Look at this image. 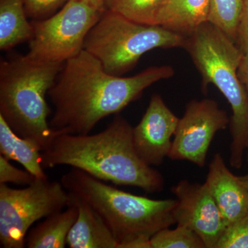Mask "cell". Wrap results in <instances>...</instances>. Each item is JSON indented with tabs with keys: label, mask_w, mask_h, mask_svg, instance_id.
Listing matches in <instances>:
<instances>
[{
	"label": "cell",
	"mask_w": 248,
	"mask_h": 248,
	"mask_svg": "<svg viewBox=\"0 0 248 248\" xmlns=\"http://www.w3.org/2000/svg\"><path fill=\"white\" fill-rule=\"evenodd\" d=\"M174 75L172 66L164 65L150 67L134 76H112L84 49L65 62L49 90L55 108L49 125L55 137L90 134L101 120L119 114L147 88Z\"/></svg>",
	"instance_id": "cell-1"
},
{
	"label": "cell",
	"mask_w": 248,
	"mask_h": 248,
	"mask_svg": "<svg viewBox=\"0 0 248 248\" xmlns=\"http://www.w3.org/2000/svg\"><path fill=\"white\" fill-rule=\"evenodd\" d=\"M133 131L128 121L117 114L100 133L58 135L42 152V166H71L114 185L138 187L148 193L160 192L164 177L138 156Z\"/></svg>",
	"instance_id": "cell-2"
},
{
	"label": "cell",
	"mask_w": 248,
	"mask_h": 248,
	"mask_svg": "<svg viewBox=\"0 0 248 248\" xmlns=\"http://www.w3.org/2000/svg\"><path fill=\"white\" fill-rule=\"evenodd\" d=\"M61 183L100 215L120 248H151L153 235L176 224L173 213L177 200L133 195L74 168L62 175Z\"/></svg>",
	"instance_id": "cell-3"
},
{
	"label": "cell",
	"mask_w": 248,
	"mask_h": 248,
	"mask_svg": "<svg viewBox=\"0 0 248 248\" xmlns=\"http://www.w3.org/2000/svg\"><path fill=\"white\" fill-rule=\"evenodd\" d=\"M63 66V63L37 61L27 55L0 63V115L15 133L35 142L42 152L55 138L46 95Z\"/></svg>",
	"instance_id": "cell-4"
},
{
	"label": "cell",
	"mask_w": 248,
	"mask_h": 248,
	"mask_svg": "<svg viewBox=\"0 0 248 248\" xmlns=\"http://www.w3.org/2000/svg\"><path fill=\"white\" fill-rule=\"evenodd\" d=\"M184 48L200 72L203 91L216 86L231 106L230 164L241 169L248 146V92L238 76L244 52L212 23L204 22L186 37Z\"/></svg>",
	"instance_id": "cell-5"
},
{
	"label": "cell",
	"mask_w": 248,
	"mask_h": 248,
	"mask_svg": "<svg viewBox=\"0 0 248 248\" xmlns=\"http://www.w3.org/2000/svg\"><path fill=\"white\" fill-rule=\"evenodd\" d=\"M186 40L161 26L135 22L107 10L90 31L84 49L99 60L108 73L121 77L132 71L147 52L184 48Z\"/></svg>",
	"instance_id": "cell-6"
},
{
	"label": "cell",
	"mask_w": 248,
	"mask_h": 248,
	"mask_svg": "<svg viewBox=\"0 0 248 248\" xmlns=\"http://www.w3.org/2000/svg\"><path fill=\"white\" fill-rule=\"evenodd\" d=\"M71 196L61 182L36 179L24 188L0 184V245L25 248L26 236L36 221L63 210Z\"/></svg>",
	"instance_id": "cell-7"
},
{
	"label": "cell",
	"mask_w": 248,
	"mask_h": 248,
	"mask_svg": "<svg viewBox=\"0 0 248 248\" xmlns=\"http://www.w3.org/2000/svg\"><path fill=\"white\" fill-rule=\"evenodd\" d=\"M103 11L87 0H68L53 16L32 21L28 56L37 61L65 63L84 50L85 40Z\"/></svg>",
	"instance_id": "cell-8"
},
{
	"label": "cell",
	"mask_w": 248,
	"mask_h": 248,
	"mask_svg": "<svg viewBox=\"0 0 248 248\" xmlns=\"http://www.w3.org/2000/svg\"><path fill=\"white\" fill-rule=\"evenodd\" d=\"M229 124L228 114L213 99L190 101L179 119L169 158L203 168L215 135Z\"/></svg>",
	"instance_id": "cell-9"
},
{
	"label": "cell",
	"mask_w": 248,
	"mask_h": 248,
	"mask_svg": "<svg viewBox=\"0 0 248 248\" xmlns=\"http://www.w3.org/2000/svg\"><path fill=\"white\" fill-rule=\"evenodd\" d=\"M171 191L177 200L173 213L176 224L195 232L205 248H217L226 225L206 183L184 179Z\"/></svg>",
	"instance_id": "cell-10"
},
{
	"label": "cell",
	"mask_w": 248,
	"mask_h": 248,
	"mask_svg": "<svg viewBox=\"0 0 248 248\" xmlns=\"http://www.w3.org/2000/svg\"><path fill=\"white\" fill-rule=\"evenodd\" d=\"M179 122L161 95L153 94L140 123L133 127L134 147L143 162L157 166L169 157Z\"/></svg>",
	"instance_id": "cell-11"
},
{
	"label": "cell",
	"mask_w": 248,
	"mask_h": 248,
	"mask_svg": "<svg viewBox=\"0 0 248 248\" xmlns=\"http://www.w3.org/2000/svg\"><path fill=\"white\" fill-rule=\"evenodd\" d=\"M210 192L226 226L248 215V190L241 177L227 167L223 156L217 153L209 165L206 180Z\"/></svg>",
	"instance_id": "cell-12"
},
{
	"label": "cell",
	"mask_w": 248,
	"mask_h": 248,
	"mask_svg": "<svg viewBox=\"0 0 248 248\" xmlns=\"http://www.w3.org/2000/svg\"><path fill=\"white\" fill-rule=\"evenodd\" d=\"M69 194L70 203L78 208V216L67 236L68 247L120 248L119 243L100 215L78 196Z\"/></svg>",
	"instance_id": "cell-13"
},
{
	"label": "cell",
	"mask_w": 248,
	"mask_h": 248,
	"mask_svg": "<svg viewBox=\"0 0 248 248\" xmlns=\"http://www.w3.org/2000/svg\"><path fill=\"white\" fill-rule=\"evenodd\" d=\"M210 0H164L156 16V25L187 37L208 22Z\"/></svg>",
	"instance_id": "cell-14"
},
{
	"label": "cell",
	"mask_w": 248,
	"mask_h": 248,
	"mask_svg": "<svg viewBox=\"0 0 248 248\" xmlns=\"http://www.w3.org/2000/svg\"><path fill=\"white\" fill-rule=\"evenodd\" d=\"M78 216V208L70 203L66 209L46 217L28 232V248H64L68 233Z\"/></svg>",
	"instance_id": "cell-15"
},
{
	"label": "cell",
	"mask_w": 248,
	"mask_h": 248,
	"mask_svg": "<svg viewBox=\"0 0 248 248\" xmlns=\"http://www.w3.org/2000/svg\"><path fill=\"white\" fill-rule=\"evenodd\" d=\"M0 154L14 160L37 179L48 178L42 164V151L35 142L19 137L0 115Z\"/></svg>",
	"instance_id": "cell-16"
},
{
	"label": "cell",
	"mask_w": 248,
	"mask_h": 248,
	"mask_svg": "<svg viewBox=\"0 0 248 248\" xmlns=\"http://www.w3.org/2000/svg\"><path fill=\"white\" fill-rule=\"evenodd\" d=\"M24 0H0V49L9 50L31 40L32 23L27 19Z\"/></svg>",
	"instance_id": "cell-17"
},
{
	"label": "cell",
	"mask_w": 248,
	"mask_h": 248,
	"mask_svg": "<svg viewBox=\"0 0 248 248\" xmlns=\"http://www.w3.org/2000/svg\"><path fill=\"white\" fill-rule=\"evenodd\" d=\"M243 11V0H210L208 22L236 42Z\"/></svg>",
	"instance_id": "cell-18"
},
{
	"label": "cell",
	"mask_w": 248,
	"mask_h": 248,
	"mask_svg": "<svg viewBox=\"0 0 248 248\" xmlns=\"http://www.w3.org/2000/svg\"><path fill=\"white\" fill-rule=\"evenodd\" d=\"M164 0H104L106 11H112L141 24L156 25V19Z\"/></svg>",
	"instance_id": "cell-19"
},
{
	"label": "cell",
	"mask_w": 248,
	"mask_h": 248,
	"mask_svg": "<svg viewBox=\"0 0 248 248\" xmlns=\"http://www.w3.org/2000/svg\"><path fill=\"white\" fill-rule=\"evenodd\" d=\"M151 248H206L200 236L187 227L164 228L150 240Z\"/></svg>",
	"instance_id": "cell-20"
},
{
	"label": "cell",
	"mask_w": 248,
	"mask_h": 248,
	"mask_svg": "<svg viewBox=\"0 0 248 248\" xmlns=\"http://www.w3.org/2000/svg\"><path fill=\"white\" fill-rule=\"evenodd\" d=\"M217 248H248V215L226 226Z\"/></svg>",
	"instance_id": "cell-21"
},
{
	"label": "cell",
	"mask_w": 248,
	"mask_h": 248,
	"mask_svg": "<svg viewBox=\"0 0 248 248\" xmlns=\"http://www.w3.org/2000/svg\"><path fill=\"white\" fill-rule=\"evenodd\" d=\"M68 0H24L28 17L33 21L42 20L53 16Z\"/></svg>",
	"instance_id": "cell-22"
},
{
	"label": "cell",
	"mask_w": 248,
	"mask_h": 248,
	"mask_svg": "<svg viewBox=\"0 0 248 248\" xmlns=\"http://www.w3.org/2000/svg\"><path fill=\"white\" fill-rule=\"evenodd\" d=\"M10 160L0 155V184L29 186L37 178L27 170L18 169L10 163Z\"/></svg>",
	"instance_id": "cell-23"
},
{
	"label": "cell",
	"mask_w": 248,
	"mask_h": 248,
	"mask_svg": "<svg viewBox=\"0 0 248 248\" xmlns=\"http://www.w3.org/2000/svg\"><path fill=\"white\" fill-rule=\"evenodd\" d=\"M236 44L244 53L248 49V4L244 5Z\"/></svg>",
	"instance_id": "cell-24"
},
{
	"label": "cell",
	"mask_w": 248,
	"mask_h": 248,
	"mask_svg": "<svg viewBox=\"0 0 248 248\" xmlns=\"http://www.w3.org/2000/svg\"><path fill=\"white\" fill-rule=\"evenodd\" d=\"M237 73L239 79L248 92V49L244 53L238 68Z\"/></svg>",
	"instance_id": "cell-25"
},
{
	"label": "cell",
	"mask_w": 248,
	"mask_h": 248,
	"mask_svg": "<svg viewBox=\"0 0 248 248\" xmlns=\"http://www.w3.org/2000/svg\"><path fill=\"white\" fill-rule=\"evenodd\" d=\"M87 1L103 12L106 11L104 7V0H87Z\"/></svg>",
	"instance_id": "cell-26"
},
{
	"label": "cell",
	"mask_w": 248,
	"mask_h": 248,
	"mask_svg": "<svg viewBox=\"0 0 248 248\" xmlns=\"http://www.w3.org/2000/svg\"><path fill=\"white\" fill-rule=\"evenodd\" d=\"M241 177V180L243 181V182L244 183L245 185H246V187H247L248 190V173L246 174V175L242 176Z\"/></svg>",
	"instance_id": "cell-27"
},
{
	"label": "cell",
	"mask_w": 248,
	"mask_h": 248,
	"mask_svg": "<svg viewBox=\"0 0 248 248\" xmlns=\"http://www.w3.org/2000/svg\"><path fill=\"white\" fill-rule=\"evenodd\" d=\"M243 1H244V5L248 4V0H243Z\"/></svg>",
	"instance_id": "cell-28"
},
{
	"label": "cell",
	"mask_w": 248,
	"mask_h": 248,
	"mask_svg": "<svg viewBox=\"0 0 248 248\" xmlns=\"http://www.w3.org/2000/svg\"><path fill=\"white\" fill-rule=\"evenodd\" d=\"M246 151H247V152H248L247 156H248V146L247 150H246Z\"/></svg>",
	"instance_id": "cell-29"
}]
</instances>
